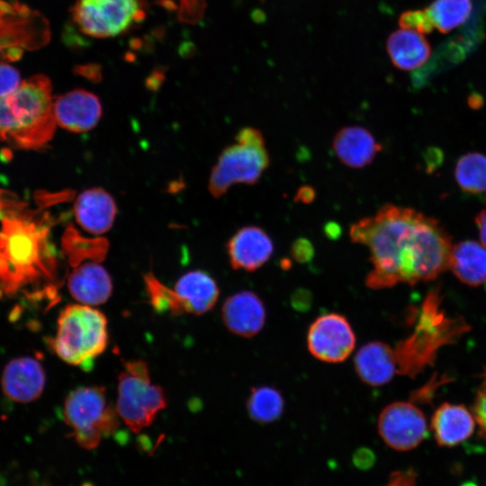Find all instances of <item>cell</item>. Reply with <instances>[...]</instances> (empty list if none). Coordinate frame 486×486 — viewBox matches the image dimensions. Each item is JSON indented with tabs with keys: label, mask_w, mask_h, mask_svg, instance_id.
Listing matches in <instances>:
<instances>
[{
	"label": "cell",
	"mask_w": 486,
	"mask_h": 486,
	"mask_svg": "<svg viewBox=\"0 0 486 486\" xmlns=\"http://www.w3.org/2000/svg\"><path fill=\"white\" fill-rule=\"evenodd\" d=\"M400 28L411 29L422 34L430 33L434 29L422 10H410L402 13L399 18Z\"/></svg>",
	"instance_id": "30"
},
{
	"label": "cell",
	"mask_w": 486,
	"mask_h": 486,
	"mask_svg": "<svg viewBox=\"0 0 486 486\" xmlns=\"http://www.w3.org/2000/svg\"><path fill=\"white\" fill-rule=\"evenodd\" d=\"M418 473L413 468L395 471L389 476L387 482L382 486H416Z\"/></svg>",
	"instance_id": "33"
},
{
	"label": "cell",
	"mask_w": 486,
	"mask_h": 486,
	"mask_svg": "<svg viewBox=\"0 0 486 486\" xmlns=\"http://www.w3.org/2000/svg\"><path fill=\"white\" fill-rule=\"evenodd\" d=\"M53 109L57 123L74 132L92 130L102 116L99 98L85 89H74L57 97Z\"/></svg>",
	"instance_id": "13"
},
{
	"label": "cell",
	"mask_w": 486,
	"mask_h": 486,
	"mask_svg": "<svg viewBox=\"0 0 486 486\" xmlns=\"http://www.w3.org/2000/svg\"><path fill=\"white\" fill-rule=\"evenodd\" d=\"M108 343L107 320L92 306L72 304L58 319V328L50 341L54 352L66 363L89 371Z\"/></svg>",
	"instance_id": "5"
},
{
	"label": "cell",
	"mask_w": 486,
	"mask_h": 486,
	"mask_svg": "<svg viewBox=\"0 0 486 486\" xmlns=\"http://www.w3.org/2000/svg\"><path fill=\"white\" fill-rule=\"evenodd\" d=\"M164 390L153 384L147 363L127 361L118 377L116 410L122 420L134 433L152 424L166 407Z\"/></svg>",
	"instance_id": "8"
},
{
	"label": "cell",
	"mask_w": 486,
	"mask_h": 486,
	"mask_svg": "<svg viewBox=\"0 0 486 486\" xmlns=\"http://www.w3.org/2000/svg\"><path fill=\"white\" fill-rule=\"evenodd\" d=\"M307 346L315 358L328 363H339L353 352L356 335L345 316L330 312L319 316L310 324Z\"/></svg>",
	"instance_id": "12"
},
{
	"label": "cell",
	"mask_w": 486,
	"mask_h": 486,
	"mask_svg": "<svg viewBox=\"0 0 486 486\" xmlns=\"http://www.w3.org/2000/svg\"><path fill=\"white\" fill-rule=\"evenodd\" d=\"M355 461L356 465H360L364 467V464H370L372 461H374V456L372 452L369 449L362 448L357 451V453L355 455Z\"/></svg>",
	"instance_id": "38"
},
{
	"label": "cell",
	"mask_w": 486,
	"mask_h": 486,
	"mask_svg": "<svg viewBox=\"0 0 486 486\" xmlns=\"http://www.w3.org/2000/svg\"><path fill=\"white\" fill-rule=\"evenodd\" d=\"M482 377L483 381L476 393L472 412L479 426L481 436L486 440V369Z\"/></svg>",
	"instance_id": "31"
},
{
	"label": "cell",
	"mask_w": 486,
	"mask_h": 486,
	"mask_svg": "<svg viewBox=\"0 0 486 486\" xmlns=\"http://www.w3.org/2000/svg\"><path fill=\"white\" fill-rule=\"evenodd\" d=\"M386 50L394 67L412 71L423 66L430 57L431 47L424 34L406 28L392 32Z\"/></svg>",
	"instance_id": "23"
},
{
	"label": "cell",
	"mask_w": 486,
	"mask_h": 486,
	"mask_svg": "<svg viewBox=\"0 0 486 486\" xmlns=\"http://www.w3.org/2000/svg\"><path fill=\"white\" fill-rule=\"evenodd\" d=\"M454 176L459 187L465 193L486 192V156L479 152H468L457 161Z\"/></svg>",
	"instance_id": "27"
},
{
	"label": "cell",
	"mask_w": 486,
	"mask_h": 486,
	"mask_svg": "<svg viewBox=\"0 0 486 486\" xmlns=\"http://www.w3.org/2000/svg\"><path fill=\"white\" fill-rule=\"evenodd\" d=\"M284 409L282 393L271 386H258L251 390L247 400L249 417L259 424H268L279 418Z\"/></svg>",
	"instance_id": "26"
},
{
	"label": "cell",
	"mask_w": 486,
	"mask_h": 486,
	"mask_svg": "<svg viewBox=\"0 0 486 486\" xmlns=\"http://www.w3.org/2000/svg\"><path fill=\"white\" fill-rule=\"evenodd\" d=\"M470 328L464 318L447 316L441 308L439 291L431 290L419 309L413 332L393 348L397 374L414 378L433 364L442 346L454 344Z\"/></svg>",
	"instance_id": "3"
},
{
	"label": "cell",
	"mask_w": 486,
	"mask_h": 486,
	"mask_svg": "<svg viewBox=\"0 0 486 486\" xmlns=\"http://www.w3.org/2000/svg\"><path fill=\"white\" fill-rule=\"evenodd\" d=\"M74 212L76 222L84 230L101 235L112 226L117 207L109 193L94 187L85 190L77 196Z\"/></svg>",
	"instance_id": "19"
},
{
	"label": "cell",
	"mask_w": 486,
	"mask_h": 486,
	"mask_svg": "<svg viewBox=\"0 0 486 486\" xmlns=\"http://www.w3.org/2000/svg\"><path fill=\"white\" fill-rule=\"evenodd\" d=\"M4 99L12 118V130L6 139L19 146L37 148L52 138L57 122L51 83L46 76L26 79Z\"/></svg>",
	"instance_id": "4"
},
{
	"label": "cell",
	"mask_w": 486,
	"mask_h": 486,
	"mask_svg": "<svg viewBox=\"0 0 486 486\" xmlns=\"http://www.w3.org/2000/svg\"><path fill=\"white\" fill-rule=\"evenodd\" d=\"M377 427L383 442L397 451L416 448L428 435L426 416L410 401L387 405L379 415Z\"/></svg>",
	"instance_id": "11"
},
{
	"label": "cell",
	"mask_w": 486,
	"mask_h": 486,
	"mask_svg": "<svg viewBox=\"0 0 486 486\" xmlns=\"http://www.w3.org/2000/svg\"><path fill=\"white\" fill-rule=\"evenodd\" d=\"M449 268L456 278L469 286L486 282V248L474 240L453 245Z\"/></svg>",
	"instance_id": "24"
},
{
	"label": "cell",
	"mask_w": 486,
	"mask_h": 486,
	"mask_svg": "<svg viewBox=\"0 0 486 486\" xmlns=\"http://www.w3.org/2000/svg\"><path fill=\"white\" fill-rule=\"evenodd\" d=\"M314 255L312 244L306 238H298L292 245V256L297 262L307 263Z\"/></svg>",
	"instance_id": "34"
},
{
	"label": "cell",
	"mask_w": 486,
	"mask_h": 486,
	"mask_svg": "<svg viewBox=\"0 0 486 486\" xmlns=\"http://www.w3.org/2000/svg\"><path fill=\"white\" fill-rule=\"evenodd\" d=\"M354 364L358 377L371 386L388 383L397 374L394 350L381 341L368 342L360 347Z\"/></svg>",
	"instance_id": "22"
},
{
	"label": "cell",
	"mask_w": 486,
	"mask_h": 486,
	"mask_svg": "<svg viewBox=\"0 0 486 486\" xmlns=\"http://www.w3.org/2000/svg\"><path fill=\"white\" fill-rule=\"evenodd\" d=\"M332 148L342 164L352 168L370 165L382 149L373 133L358 125L340 129L332 141Z\"/></svg>",
	"instance_id": "18"
},
{
	"label": "cell",
	"mask_w": 486,
	"mask_h": 486,
	"mask_svg": "<svg viewBox=\"0 0 486 486\" xmlns=\"http://www.w3.org/2000/svg\"><path fill=\"white\" fill-rule=\"evenodd\" d=\"M475 418L463 404L444 402L431 418V429L439 446L452 447L469 438L475 428Z\"/></svg>",
	"instance_id": "20"
},
{
	"label": "cell",
	"mask_w": 486,
	"mask_h": 486,
	"mask_svg": "<svg viewBox=\"0 0 486 486\" xmlns=\"http://www.w3.org/2000/svg\"><path fill=\"white\" fill-rule=\"evenodd\" d=\"M173 290L184 313L202 315L211 310L219 297L216 281L201 270L187 272L176 283Z\"/></svg>",
	"instance_id": "21"
},
{
	"label": "cell",
	"mask_w": 486,
	"mask_h": 486,
	"mask_svg": "<svg viewBox=\"0 0 486 486\" xmlns=\"http://www.w3.org/2000/svg\"><path fill=\"white\" fill-rule=\"evenodd\" d=\"M315 191L310 186H302L296 193V199L302 202H310L314 200Z\"/></svg>",
	"instance_id": "37"
},
{
	"label": "cell",
	"mask_w": 486,
	"mask_h": 486,
	"mask_svg": "<svg viewBox=\"0 0 486 486\" xmlns=\"http://www.w3.org/2000/svg\"><path fill=\"white\" fill-rule=\"evenodd\" d=\"M475 223L479 230L481 243L486 248V209L476 215Z\"/></svg>",
	"instance_id": "36"
},
{
	"label": "cell",
	"mask_w": 486,
	"mask_h": 486,
	"mask_svg": "<svg viewBox=\"0 0 486 486\" xmlns=\"http://www.w3.org/2000/svg\"><path fill=\"white\" fill-rule=\"evenodd\" d=\"M63 247L69 263L74 267L87 259L101 262L107 252L108 243L103 238H82L74 229H71L66 232Z\"/></svg>",
	"instance_id": "28"
},
{
	"label": "cell",
	"mask_w": 486,
	"mask_h": 486,
	"mask_svg": "<svg viewBox=\"0 0 486 486\" xmlns=\"http://www.w3.org/2000/svg\"><path fill=\"white\" fill-rule=\"evenodd\" d=\"M144 283L149 303L154 310L159 312H169L174 316L184 313L173 288L163 284L150 272L144 275Z\"/></svg>",
	"instance_id": "29"
},
{
	"label": "cell",
	"mask_w": 486,
	"mask_h": 486,
	"mask_svg": "<svg viewBox=\"0 0 486 486\" xmlns=\"http://www.w3.org/2000/svg\"><path fill=\"white\" fill-rule=\"evenodd\" d=\"M227 251L234 269L253 272L270 259L274 253V243L262 228L245 226L230 238Z\"/></svg>",
	"instance_id": "14"
},
{
	"label": "cell",
	"mask_w": 486,
	"mask_h": 486,
	"mask_svg": "<svg viewBox=\"0 0 486 486\" xmlns=\"http://www.w3.org/2000/svg\"><path fill=\"white\" fill-rule=\"evenodd\" d=\"M472 9L471 0H435L424 11L433 29L446 33L462 25Z\"/></svg>",
	"instance_id": "25"
},
{
	"label": "cell",
	"mask_w": 486,
	"mask_h": 486,
	"mask_svg": "<svg viewBox=\"0 0 486 486\" xmlns=\"http://www.w3.org/2000/svg\"><path fill=\"white\" fill-rule=\"evenodd\" d=\"M48 222L4 226L0 236V284L7 293L41 286L55 295L57 262L48 242Z\"/></svg>",
	"instance_id": "2"
},
{
	"label": "cell",
	"mask_w": 486,
	"mask_h": 486,
	"mask_svg": "<svg viewBox=\"0 0 486 486\" xmlns=\"http://www.w3.org/2000/svg\"><path fill=\"white\" fill-rule=\"evenodd\" d=\"M144 0H76L71 15L77 29L94 38L115 37L145 17Z\"/></svg>",
	"instance_id": "9"
},
{
	"label": "cell",
	"mask_w": 486,
	"mask_h": 486,
	"mask_svg": "<svg viewBox=\"0 0 486 486\" xmlns=\"http://www.w3.org/2000/svg\"><path fill=\"white\" fill-rule=\"evenodd\" d=\"M68 288L76 302L93 307L107 302L112 295V281L100 262L86 261L74 266Z\"/></svg>",
	"instance_id": "17"
},
{
	"label": "cell",
	"mask_w": 486,
	"mask_h": 486,
	"mask_svg": "<svg viewBox=\"0 0 486 486\" xmlns=\"http://www.w3.org/2000/svg\"><path fill=\"white\" fill-rule=\"evenodd\" d=\"M270 164L263 133L258 129L245 127L226 147L212 169L208 189L215 198L223 196L236 184H255Z\"/></svg>",
	"instance_id": "6"
},
{
	"label": "cell",
	"mask_w": 486,
	"mask_h": 486,
	"mask_svg": "<svg viewBox=\"0 0 486 486\" xmlns=\"http://www.w3.org/2000/svg\"><path fill=\"white\" fill-rule=\"evenodd\" d=\"M20 84L18 70L4 62H0V98L11 94Z\"/></svg>",
	"instance_id": "32"
},
{
	"label": "cell",
	"mask_w": 486,
	"mask_h": 486,
	"mask_svg": "<svg viewBox=\"0 0 486 486\" xmlns=\"http://www.w3.org/2000/svg\"><path fill=\"white\" fill-rule=\"evenodd\" d=\"M349 236L369 249L365 284L372 289L431 281L449 268L451 237L437 220L410 207L384 204L352 224Z\"/></svg>",
	"instance_id": "1"
},
{
	"label": "cell",
	"mask_w": 486,
	"mask_h": 486,
	"mask_svg": "<svg viewBox=\"0 0 486 486\" xmlns=\"http://www.w3.org/2000/svg\"><path fill=\"white\" fill-rule=\"evenodd\" d=\"M221 316L230 332L250 338L263 328L266 311L263 301L257 294L251 291H240L224 302Z\"/></svg>",
	"instance_id": "15"
},
{
	"label": "cell",
	"mask_w": 486,
	"mask_h": 486,
	"mask_svg": "<svg viewBox=\"0 0 486 486\" xmlns=\"http://www.w3.org/2000/svg\"><path fill=\"white\" fill-rule=\"evenodd\" d=\"M45 373L41 364L32 357L11 361L4 368L2 386L11 400L27 403L38 399L45 386Z\"/></svg>",
	"instance_id": "16"
},
{
	"label": "cell",
	"mask_w": 486,
	"mask_h": 486,
	"mask_svg": "<svg viewBox=\"0 0 486 486\" xmlns=\"http://www.w3.org/2000/svg\"><path fill=\"white\" fill-rule=\"evenodd\" d=\"M62 417L72 430L71 436L88 450L97 447L102 438L111 436L120 425L116 407L108 401L105 389L100 386L72 391L65 400Z\"/></svg>",
	"instance_id": "7"
},
{
	"label": "cell",
	"mask_w": 486,
	"mask_h": 486,
	"mask_svg": "<svg viewBox=\"0 0 486 486\" xmlns=\"http://www.w3.org/2000/svg\"><path fill=\"white\" fill-rule=\"evenodd\" d=\"M292 307L302 312H305L310 309L312 304V294L305 288H299L293 292L291 296Z\"/></svg>",
	"instance_id": "35"
},
{
	"label": "cell",
	"mask_w": 486,
	"mask_h": 486,
	"mask_svg": "<svg viewBox=\"0 0 486 486\" xmlns=\"http://www.w3.org/2000/svg\"><path fill=\"white\" fill-rule=\"evenodd\" d=\"M50 37L48 22L38 12L17 1L0 0V62L15 61Z\"/></svg>",
	"instance_id": "10"
}]
</instances>
